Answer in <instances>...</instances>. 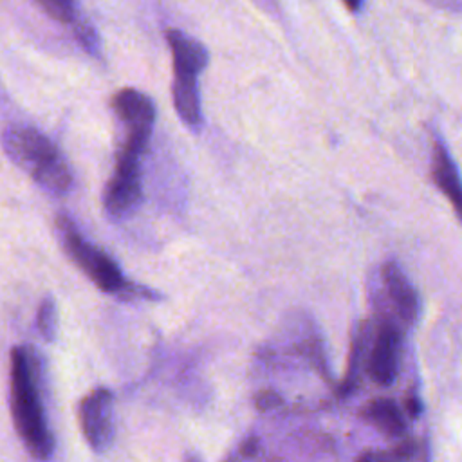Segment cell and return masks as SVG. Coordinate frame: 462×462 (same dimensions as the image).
Returning a JSON list of instances; mask_svg holds the SVG:
<instances>
[{
	"instance_id": "obj_7",
	"label": "cell",
	"mask_w": 462,
	"mask_h": 462,
	"mask_svg": "<svg viewBox=\"0 0 462 462\" xmlns=\"http://www.w3.org/2000/svg\"><path fill=\"white\" fill-rule=\"evenodd\" d=\"M81 433L96 453H105L116 435L114 395L106 388H96L79 402Z\"/></svg>"
},
{
	"instance_id": "obj_21",
	"label": "cell",
	"mask_w": 462,
	"mask_h": 462,
	"mask_svg": "<svg viewBox=\"0 0 462 462\" xmlns=\"http://www.w3.org/2000/svg\"><path fill=\"white\" fill-rule=\"evenodd\" d=\"M227 462H235V460H231V458H229V460H227Z\"/></svg>"
},
{
	"instance_id": "obj_16",
	"label": "cell",
	"mask_w": 462,
	"mask_h": 462,
	"mask_svg": "<svg viewBox=\"0 0 462 462\" xmlns=\"http://www.w3.org/2000/svg\"><path fill=\"white\" fill-rule=\"evenodd\" d=\"M283 401L280 397V393H276L274 390H263L254 397V404L260 411H269L276 406H280Z\"/></svg>"
},
{
	"instance_id": "obj_4",
	"label": "cell",
	"mask_w": 462,
	"mask_h": 462,
	"mask_svg": "<svg viewBox=\"0 0 462 462\" xmlns=\"http://www.w3.org/2000/svg\"><path fill=\"white\" fill-rule=\"evenodd\" d=\"M166 42L173 58V83H171V97L173 106L179 117L189 125H200V96L197 79L199 74L208 65V51L206 47L195 40L193 36L179 31L168 29Z\"/></svg>"
},
{
	"instance_id": "obj_5",
	"label": "cell",
	"mask_w": 462,
	"mask_h": 462,
	"mask_svg": "<svg viewBox=\"0 0 462 462\" xmlns=\"http://www.w3.org/2000/svg\"><path fill=\"white\" fill-rule=\"evenodd\" d=\"M112 106L126 126V139L121 150L141 157L155 125V105L146 94L135 88H123L114 96Z\"/></svg>"
},
{
	"instance_id": "obj_10",
	"label": "cell",
	"mask_w": 462,
	"mask_h": 462,
	"mask_svg": "<svg viewBox=\"0 0 462 462\" xmlns=\"http://www.w3.org/2000/svg\"><path fill=\"white\" fill-rule=\"evenodd\" d=\"M363 417L390 439H399L406 433L404 413L397 402L388 397L370 401L363 410Z\"/></svg>"
},
{
	"instance_id": "obj_12",
	"label": "cell",
	"mask_w": 462,
	"mask_h": 462,
	"mask_svg": "<svg viewBox=\"0 0 462 462\" xmlns=\"http://www.w3.org/2000/svg\"><path fill=\"white\" fill-rule=\"evenodd\" d=\"M366 337H368V323L361 325V330L357 332V337L354 339L352 350H350V359H348V368H346V375L345 381L341 383V395H348L354 392V388L357 386V379H359V372H361V361H363V354H365V345H366Z\"/></svg>"
},
{
	"instance_id": "obj_17",
	"label": "cell",
	"mask_w": 462,
	"mask_h": 462,
	"mask_svg": "<svg viewBox=\"0 0 462 462\" xmlns=\"http://www.w3.org/2000/svg\"><path fill=\"white\" fill-rule=\"evenodd\" d=\"M356 462H393L392 455L386 453H377V451H368L359 455V458Z\"/></svg>"
},
{
	"instance_id": "obj_19",
	"label": "cell",
	"mask_w": 462,
	"mask_h": 462,
	"mask_svg": "<svg viewBox=\"0 0 462 462\" xmlns=\"http://www.w3.org/2000/svg\"><path fill=\"white\" fill-rule=\"evenodd\" d=\"M406 410H408V413H410L411 417H417V415L420 413L419 399H417V397H410V399L406 401Z\"/></svg>"
},
{
	"instance_id": "obj_6",
	"label": "cell",
	"mask_w": 462,
	"mask_h": 462,
	"mask_svg": "<svg viewBox=\"0 0 462 462\" xmlns=\"http://www.w3.org/2000/svg\"><path fill=\"white\" fill-rule=\"evenodd\" d=\"M143 199L139 157L119 150L116 170L103 191L105 211L114 218L128 217Z\"/></svg>"
},
{
	"instance_id": "obj_20",
	"label": "cell",
	"mask_w": 462,
	"mask_h": 462,
	"mask_svg": "<svg viewBox=\"0 0 462 462\" xmlns=\"http://www.w3.org/2000/svg\"><path fill=\"white\" fill-rule=\"evenodd\" d=\"M186 462H200V460H199V458H195L193 455H188V457H186Z\"/></svg>"
},
{
	"instance_id": "obj_8",
	"label": "cell",
	"mask_w": 462,
	"mask_h": 462,
	"mask_svg": "<svg viewBox=\"0 0 462 462\" xmlns=\"http://www.w3.org/2000/svg\"><path fill=\"white\" fill-rule=\"evenodd\" d=\"M402 334L395 321L384 319L377 332L368 356V375L379 386H390L397 379Z\"/></svg>"
},
{
	"instance_id": "obj_9",
	"label": "cell",
	"mask_w": 462,
	"mask_h": 462,
	"mask_svg": "<svg viewBox=\"0 0 462 462\" xmlns=\"http://www.w3.org/2000/svg\"><path fill=\"white\" fill-rule=\"evenodd\" d=\"M381 278L388 298L404 325H413L419 316V296L397 262L388 260L381 267Z\"/></svg>"
},
{
	"instance_id": "obj_1",
	"label": "cell",
	"mask_w": 462,
	"mask_h": 462,
	"mask_svg": "<svg viewBox=\"0 0 462 462\" xmlns=\"http://www.w3.org/2000/svg\"><path fill=\"white\" fill-rule=\"evenodd\" d=\"M9 359V406L16 433L34 458L47 460L54 453V435L42 397L40 357L27 345H18Z\"/></svg>"
},
{
	"instance_id": "obj_2",
	"label": "cell",
	"mask_w": 462,
	"mask_h": 462,
	"mask_svg": "<svg viewBox=\"0 0 462 462\" xmlns=\"http://www.w3.org/2000/svg\"><path fill=\"white\" fill-rule=\"evenodd\" d=\"M7 157L51 195L61 197L72 188V171L60 148L40 130L25 125L11 126L2 135Z\"/></svg>"
},
{
	"instance_id": "obj_13",
	"label": "cell",
	"mask_w": 462,
	"mask_h": 462,
	"mask_svg": "<svg viewBox=\"0 0 462 462\" xmlns=\"http://www.w3.org/2000/svg\"><path fill=\"white\" fill-rule=\"evenodd\" d=\"M36 327L45 341H54L58 332V310L52 296H45L36 312Z\"/></svg>"
},
{
	"instance_id": "obj_3",
	"label": "cell",
	"mask_w": 462,
	"mask_h": 462,
	"mask_svg": "<svg viewBox=\"0 0 462 462\" xmlns=\"http://www.w3.org/2000/svg\"><path fill=\"white\" fill-rule=\"evenodd\" d=\"M56 231L65 253L99 291L108 294H137L152 300L159 298L157 292L125 280L119 265L105 251L90 244L69 215L60 213L56 217Z\"/></svg>"
},
{
	"instance_id": "obj_11",
	"label": "cell",
	"mask_w": 462,
	"mask_h": 462,
	"mask_svg": "<svg viewBox=\"0 0 462 462\" xmlns=\"http://www.w3.org/2000/svg\"><path fill=\"white\" fill-rule=\"evenodd\" d=\"M431 177L435 184L440 188V191L451 200L457 215L460 213V180L457 173V166L449 155V150L444 146L442 141L435 143L433 150V168H431Z\"/></svg>"
},
{
	"instance_id": "obj_15",
	"label": "cell",
	"mask_w": 462,
	"mask_h": 462,
	"mask_svg": "<svg viewBox=\"0 0 462 462\" xmlns=\"http://www.w3.org/2000/svg\"><path fill=\"white\" fill-rule=\"evenodd\" d=\"M38 5L49 14L52 20L60 23H72L79 14V7L69 0H38Z\"/></svg>"
},
{
	"instance_id": "obj_14",
	"label": "cell",
	"mask_w": 462,
	"mask_h": 462,
	"mask_svg": "<svg viewBox=\"0 0 462 462\" xmlns=\"http://www.w3.org/2000/svg\"><path fill=\"white\" fill-rule=\"evenodd\" d=\"M72 32L78 40V43L92 56H99V36L94 29V25L88 22V18H85L79 11V14L74 18V22L70 23Z\"/></svg>"
},
{
	"instance_id": "obj_18",
	"label": "cell",
	"mask_w": 462,
	"mask_h": 462,
	"mask_svg": "<svg viewBox=\"0 0 462 462\" xmlns=\"http://www.w3.org/2000/svg\"><path fill=\"white\" fill-rule=\"evenodd\" d=\"M258 448H260V440H258L256 437H249V439H245V440L242 442L240 453H242L244 457H253V455L258 451Z\"/></svg>"
}]
</instances>
